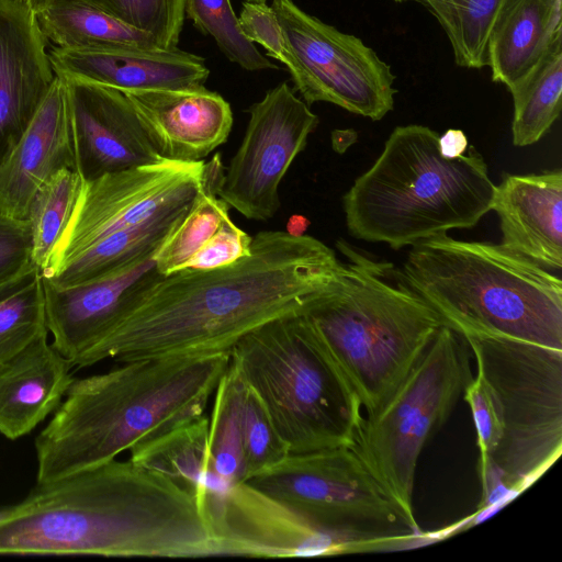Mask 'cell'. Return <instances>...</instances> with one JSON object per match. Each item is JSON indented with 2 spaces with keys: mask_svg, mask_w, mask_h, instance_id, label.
Segmentation results:
<instances>
[{
  "mask_svg": "<svg viewBox=\"0 0 562 562\" xmlns=\"http://www.w3.org/2000/svg\"><path fill=\"white\" fill-rule=\"evenodd\" d=\"M342 261L308 235L263 231L250 254L211 270L157 274L131 297L115 325L77 361L121 363L231 351L246 334L302 313L337 277Z\"/></svg>",
  "mask_w": 562,
  "mask_h": 562,
  "instance_id": "6da1fadb",
  "label": "cell"
},
{
  "mask_svg": "<svg viewBox=\"0 0 562 562\" xmlns=\"http://www.w3.org/2000/svg\"><path fill=\"white\" fill-rule=\"evenodd\" d=\"M0 521V555H218L205 499L131 460L43 484Z\"/></svg>",
  "mask_w": 562,
  "mask_h": 562,
  "instance_id": "7a4b0ae2",
  "label": "cell"
},
{
  "mask_svg": "<svg viewBox=\"0 0 562 562\" xmlns=\"http://www.w3.org/2000/svg\"><path fill=\"white\" fill-rule=\"evenodd\" d=\"M231 351L146 358L75 379L35 439L36 483L99 467L204 414Z\"/></svg>",
  "mask_w": 562,
  "mask_h": 562,
  "instance_id": "3957f363",
  "label": "cell"
},
{
  "mask_svg": "<svg viewBox=\"0 0 562 562\" xmlns=\"http://www.w3.org/2000/svg\"><path fill=\"white\" fill-rule=\"evenodd\" d=\"M337 247L346 261L303 314L368 416L390 398L445 323L392 263L344 240Z\"/></svg>",
  "mask_w": 562,
  "mask_h": 562,
  "instance_id": "277c9868",
  "label": "cell"
},
{
  "mask_svg": "<svg viewBox=\"0 0 562 562\" xmlns=\"http://www.w3.org/2000/svg\"><path fill=\"white\" fill-rule=\"evenodd\" d=\"M401 273L463 338L562 350L560 278L501 244L436 235L412 246Z\"/></svg>",
  "mask_w": 562,
  "mask_h": 562,
  "instance_id": "5b68a950",
  "label": "cell"
},
{
  "mask_svg": "<svg viewBox=\"0 0 562 562\" xmlns=\"http://www.w3.org/2000/svg\"><path fill=\"white\" fill-rule=\"evenodd\" d=\"M439 134L428 126H397L374 164L342 196L349 234L398 250L447 233L470 228L488 213L496 186L471 146L443 157Z\"/></svg>",
  "mask_w": 562,
  "mask_h": 562,
  "instance_id": "8992f818",
  "label": "cell"
},
{
  "mask_svg": "<svg viewBox=\"0 0 562 562\" xmlns=\"http://www.w3.org/2000/svg\"><path fill=\"white\" fill-rule=\"evenodd\" d=\"M231 364L290 453L353 445L361 404L303 312L243 336Z\"/></svg>",
  "mask_w": 562,
  "mask_h": 562,
  "instance_id": "52a82bcc",
  "label": "cell"
},
{
  "mask_svg": "<svg viewBox=\"0 0 562 562\" xmlns=\"http://www.w3.org/2000/svg\"><path fill=\"white\" fill-rule=\"evenodd\" d=\"M499 402L503 437L480 476V513L519 494L562 452V350L516 339L464 338Z\"/></svg>",
  "mask_w": 562,
  "mask_h": 562,
  "instance_id": "ba28073f",
  "label": "cell"
},
{
  "mask_svg": "<svg viewBox=\"0 0 562 562\" xmlns=\"http://www.w3.org/2000/svg\"><path fill=\"white\" fill-rule=\"evenodd\" d=\"M473 379L465 339L447 325L373 415L363 416L351 448L417 530L413 505L419 456Z\"/></svg>",
  "mask_w": 562,
  "mask_h": 562,
  "instance_id": "9c48e42d",
  "label": "cell"
},
{
  "mask_svg": "<svg viewBox=\"0 0 562 562\" xmlns=\"http://www.w3.org/2000/svg\"><path fill=\"white\" fill-rule=\"evenodd\" d=\"M245 482L360 552L395 549L423 535L348 446L290 453Z\"/></svg>",
  "mask_w": 562,
  "mask_h": 562,
  "instance_id": "30bf717a",
  "label": "cell"
},
{
  "mask_svg": "<svg viewBox=\"0 0 562 562\" xmlns=\"http://www.w3.org/2000/svg\"><path fill=\"white\" fill-rule=\"evenodd\" d=\"M271 8L300 65L294 88L308 104L333 103L380 121L394 108L391 66L361 38L300 9L292 0H272Z\"/></svg>",
  "mask_w": 562,
  "mask_h": 562,
  "instance_id": "8fae6325",
  "label": "cell"
},
{
  "mask_svg": "<svg viewBox=\"0 0 562 562\" xmlns=\"http://www.w3.org/2000/svg\"><path fill=\"white\" fill-rule=\"evenodd\" d=\"M203 160L159 161L83 181L70 218L56 243L46 273L116 232L190 205L204 179Z\"/></svg>",
  "mask_w": 562,
  "mask_h": 562,
  "instance_id": "7c38bea8",
  "label": "cell"
},
{
  "mask_svg": "<svg viewBox=\"0 0 562 562\" xmlns=\"http://www.w3.org/2000/svg\"><path fill=\"white\" fill-rule=\"evenodd\" d=\"M248 112L243 140L224 169L217 196L246 218L267 221L280 207L283 177L319 120L288 82L267 91Z\"/></svg>",
  "mask_w": 562,
  "mask_h": 562,
  "instance_id": "4fadbf2b",
  "label": "cell"
},
{
  "mask_svg": "<svg viewBox=\"0 0 562 562\" xmlns=\"http://www.w3.org/2000/svg\"><path fill=\"white\" fill-rule=\"evenodd\" d=\"M206 510L218 555L295 558L360 552L290 505L247 482L206 494Z\"/></svg>",
  "mask_w": 562,
  "mask_h": 562,
  "instance_id": "5bb4252c",
  "label": "cell"
},
{
  "mask_svg": "<svg viewBox=\"0 0 562 562\" xmlns=\"http://www.w3.org/2000/svg\"><path fill=\"white\" fill-rule=\"evenodd\" d=\"M64 81L76 171L83 181L164 159L122 91L93 82Z\"/></svg>",
  "mask_w": 562,
  "mask_h": 562,
  "instance_id": "9a60e30c",
  "label": "cell"
},
{
  "mask_svg": "<svg viewBox=\"0 0 562 562\" xmlns=\"http://www.w3.org/2000/svg\"><path fill=\"white\" fill-rule=\"evenodd\" d=\"M35 11L0 0V162L18 143L54 79Z\"/></svg>",
  "mask_w": 562,
  "mask_h": 562,
  "instance_id": "2e32d148",
  "label": "cell"
},
{
  "mask_svg": "<svg viewBox=\"0 0 562 562\" xmlns=\"http://www.w3.org/2000/svg\"><path fill=\"white\" fill-rule=\"evenodd\" d=\"M155 254L106 277L70 288H57L43 277L53 346L72 367L115 325L135 291L159 274Z\"/></svg>",
  "mask_w": 562,
  "mask_h": 562,
  "instance_id": "e0dca14e",
  "label": "cell"
},
{
  "mask_svg": "<svg viewBox=\"0 0 562 562\" xmlns=\"http://www.w3.org/2000/svg\"><path fill=\"white\" fill-rule=\"evenodd\" d=\"M122 92L164 158L202 160L228 138L233 126L231 105L205 86Z\"/></svg>",
  "mask_w": 562,
  "mask_h": 562,
  "instance_id": "ac0fdd59",
  "label": "cell"
},
{
  "mask_svg": "<svg viewBox=\"0 0 562 562\" xmlns=\"http://www.w3.org/2000/svg\"><path fill=\"white\" fill-rule=\"evenodd\" d=\"M48 54L55 76L93 82L120 91L195 88L204 86L210 75L203 57L178 47L55 46Z\"/></svg>",
  "mask_w": 562,
  "mask_h": 562,
  "instance_id": "d6986e66",
  "label": "cell"
},
{
  "mask_svg": "<svg viewBox=\"0 0 562 562\" xmlns=\"http://www.w3.org/2000/svg\"><path fill=\"white\" fill-rule=\"evenodd\" d=\"M76 170L67 87L55 79L29 126L0 162V214L26 221L37 190L60 169Z\"/></svg>",
  "mask_w": 562,
  "mask_h": 562,
  "instance_id": "ffe728a7",
  "label": "cell"
},
{
  "mask_svg": "<svg viewBox=\"0 0 562 562\" xmlns=\"http://www.w3.org/2000/svg\"><path fill=\"white\" fill-rule=\"evenodd\" d=\"M501 245L552 272L562 268V171L504 175L493 207Z\"/></svg>",
  "mask_w": 562,
  "mask_h": 562,
  "instance_id": "44dd1931",
  "label": "cell"
},
{
  "mask_svg": "<svg viewBox=\"0 0 562 562\" xmlns=\"http://www.w3.org/2000/svg\"><path fill=\"white\" fill-rule=\"evenodd\" d=\"M71 367L47 335L0 362V432L15 440L41 424L75 380Z\"/></svg>",
  "mask_w": 562,
  "mask_h": 562,
  "instance_id": "7402d4cb",
  "label": "cell"
},
{
  "mask_svg": "<svg viewBox=\"0 0 562 562\" xmlns=\"http://www.w3.org/2000/svg\"><path fill=\"white\" fill-rule=\"evenodd\" d=\"M562 40V0H506L487 41L492 80L510 92Z\"/></svg>",
  "mask_w": 562,
  "mask_h": 562,
  "instance_id": "603a6c76",
  "label": "cell"
},
{
  "mask_svg": "<svg viewBox=\"0 0 562 562\" xmlns=\"http://www.w3.org/2000/svg\"><path fill=\"white\" fill-rule=\"evenodd\" d=\"M190 205L111 234L57 268L42 272L43 277L57 288H70L101 279L142 260L157 251Z\"/></svg>",
  "mask_w": 562,
  "mask_h": 562,
  "instance_id": "cb8c5ba5",
  "label": "cell"
},
{
  "mask_svg": "<svg viewBox=\"0 0 562 562\" xmlns=\"http://www.w3.org/2000/svg\"><path fill=\"white\" fill-rule=\"evenodd\" d=\"M130 452L133 463L166 475L200 498L228 487L210 469L209 417L204 414Z\"/></svg>",
  "mask_w": 562,
  "mask_h": 562,
  "instance_id": "d4e9b609",
  "label": "cell"
},
{
  "mask_svg": "<svg viewBox=\"0 0 562 562\" xmlns=\"http://www.w3.org/2000/svg\"><path fill=\"white\" fill-rule=\"evenodd\" d=\"M35 13L44 36L56 47L160 48L150 34L125 24L82 0H47Z\"/></svg>",
  "mask_w": 562,
  "mask_h": 562,
  "instance_id": "484cf974",
  "label": "cell"
},
{
  "mask_svg": "<svg viewBox=\"0 0 562 562\" xmlns=\"http://www.w3.org/2000/svg\"><path fill=\"white\" fill-rule=\"evenodd\" d=\"M224 167L220 155L205 162L203 184L187 213L155 254L156 269L166 276L181 270L215 234L229 205L217 196Z\"/></svg>",
  "mask_w": 562,
  "mask_h": 562,
  "instance_id": "4316f807",
  "label": "cell"
},
{
  "mask_svg": "<svg viewBox=\"0 0 562 562\" xmlns=\"http://www.w3.org/2000/svg\"><path fill=\"white\" fill-rule=\"evenodd\" d=\"M514 101L513 144L540 140L560 115L562 99V40L557 41L538 67L510 91Z\"/></svg>",
  "mask_w": 562,
  "mask_h": 562,
  "instance_id": "83f0119b",
  "label": "cell"
},
{
  "mask_svg": "<svg viewBox=\"0 0 562 562\" xmlns=\"http://www.w3.org/2000/svg\"><path fill=\"white\" fill-rule=\"evenodd\" d=\"M415 1L436 18L452 47L458 66H487V41L506 0H394Z\"/></svg>",
  "mask_w": 562,
  "mask_h": 562,
  "instance_id": "f1b7e54d",
  "label": "cell"
},
{
  "mask_svg": "<svg viewBox=\"0 0 562 562\" xmlns=\"http://www.w3.org/2000/svg\"><path fill=\"white\" fill-rule=\"evenodd\" d=\"M244 383L229 364L214 392L209 418V460L213 475L226 485L245 481L241 397Z\"/></svg>",
  "mask_w": 562,
  "mask_h": 562,
  "instance_id": "f546056e",
  "label": "cell"
},
{
  "mask_svg": "<svg viewBox=\"0 0 562 562\" xmlns=\"http://www.w3.org/2000/svg\"><path fill=\"white\" fill-rule=\"evenodd\" d=\"M48 331L43 274L33 263L0 285V362Z\"/></svg>",
  "mask_w": 562,
  "mask_h": 562,
  "instance_id": "4dcf8cb0",
  "label": "cell"
},
{
  "mask_svg": "<svg viewBox=\"0 0 562 562\" xmlns=\"http://www.w3.org/2000/svg\"><path fill=\"white\" fill-rule=\"evenodd\" d=\"M83 180L70 168L55 172L35 193L27 214L32 261L44 270L66 227L81 192Z\"/></svg>",
  "mask_w": 562,
  "mask_h": 562,
  "instance_id": "1f68e13d",
  "label": "cell"
},
{
  "mask_svg": "<svg viewBox=\"0 0 562 562\" xmlns=\"http://www.w3.org/2000/svg\"><path fill=\"white\" fill-rule=\"evenodd\" d=\"M184 15L215 41L229 61L243 69L259 71L279 68L246 38L231 0H186Z\"/></svg>",
  "mask_w": 562,
  "mask_h": 562,
  "instance_id": "d6a6232c",
  "label": "cell"
},
{
  "mask_svg": "<svg viewBox=\"0 0 562 562\" xmlns=\"http://www.w3.org/2000/svg\"><path fill=\"white\" fill-rule=\"evenodd\" d=\"M155 37L162 49L178 47L186 0H82Z\"/></svg>",
  "mask_w": 562,
  "mask_h": 562,
  "instance_id": "836d02e7",
  "label": "cell"
},
{
  "mask_svg": "<svg viewBox=\"0 0 562 562\" xmlns=\"http://www.w3.org/2000/svg\"><path fill=\"white\" fill-rule=\"evenodd\" d=\"M241 431L245 481L290 454L259 400L245 384L241 397Z\"/></svg>",
  "mask_w": 562,
  "mask_h": 562,
  "instance_id": "e575fe53",
  "label": "cell"
},
{
  "mask_svg": "<svg viewBox=\"0 0 562 562\" xmlns=\"http://www.w3.org/2000/svg\"><path fill=\"white\" fill-rule=\"evenodd\" d=\"M462 395L470 407L476 430L481 476L488 469L491 458L503 437L501 406L492 386L477 371Z\"/></svg>",
  "mask_w": 562,
  "mask_h": 562,
  "instance_id": "d590c367",
  "label": "cell"
},
{
  "mask_svg": "<svg viewBox=\"0 0 562 562\" xmlns=\"http://www.w3.org/2000/svg\"><path fill=\"white\" fill-rule=\"evenodd\" d=\"M238 22L247 40L259 44L268 56L286 66L294 83L300 77V65L271 5L267 2L244 1Z\"/></svg>",
  "mask_w": 562,
  "mask_h": 562,
  "instance_id": "8d00e7d4",
  "label": "cell"
},
{
  "mask_svg": "<svg viewBox=\"0 0 562 562\" xmlns=\"http://www.w3.org/2000/svg\"><path fill=\"white\" fill-rule=\"evenodd\" d=\"M251 239L252 237L236 226L228 215L211 239L182 269L211 270L231 265L250 254Z\"/></svg>",
  "mask_w": 562,
  "mask_h": 562,
  "instance_id": "74e56055",
  "label": "cell"
},
{
  "mask_svg": "<svg viewBox=\"0 0 562 562\" xmlns=\"http://www.w3.org/2000/svg\"><path fill=\"white\" fill-rule=\"evenodd\" d=\"M31 227L0 214V285L24 272L32 261Z\"/></svg>",
  "mask_w": 562,
  "mask_h": 562,
  "instance_id": "f35d334b",
  "label": "cell"
},
{
  "mask_svg": "<svg viewBox=\"0 0 562 562\" xmlns=\"http://www.w3.org/2000/svg\"><path fill=\"white\" fill-rule=\"evenodd\" d=\"M439 150L443 157L457 158L465 154L468 138L463 131L449 128L438 138Z\"/></svg>",
  "mask_w": 562,
  "mask_h": 562,
  "instance_id": "ab89813d",
  "label": "cell"
},
{
  "mask_svg": "<svg viewBox=\"0 0 562 562\" xmlns=\"http://www.w3.org/2000/svg\"><path fill=\"white\" fill-rule=\"evenodd\" d=\"M310 226V222L306 217L302 215H293L290 217L286 232L293 236H302L305 235L307 227Z\"/></svg>",
  "mask_w": 562,
  "mask_h": 562,
  "instance_id": "60d3db41",
  "label": "cell"
},
{
  "mask_svg": "<svg viewBox=\"0 0 562 562\" xmlns=\"http://www.w3.org/2000/svg\"><path fill=\"white\" fill-rule=\"evenodd\" d=\"M30 5L35 12H37L47 0H19Z\"/></svg>",
  "mask_w": 562,
  "mask_h": 562,
  "instance_id": "b9f144b4",
  "label": "cell"
},
{
  "mask_svg": "<svg viewBox=\"0 0 562 562\" xmlns=\"http://www.w3.org/2000/svg\"><path fill=\"white\" fill-rule=\"evenodd\" d=\"M11 512H12L11 506L0 508V521L7 519L11 515Z\"/></svg>",
  "mask_w": 562,
  "mask_h": 562,
  "instance_id": "7bdbcfd3",
  "label": "cell"
},
{
  "mask_svg": "<svg viewBox=\"0 0 562 562\" xmlns=\"http://www.w3.org/2000/svg\"><path fill=\"white\" fill-rule=\"evenodd\" d=\"M248 2H267L268 0H244Z\"/></svg>",
  "mask_w": 562,
  "mask_h": 562,
  "instance_id": "ee69618b",
  "label": "cell"
}]
</instances>
